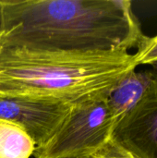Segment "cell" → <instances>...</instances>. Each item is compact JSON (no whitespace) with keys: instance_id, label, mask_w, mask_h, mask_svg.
Masks as SVG:
<instances>
[{"instance_id":"6da1fadb","label":"cell","mask_w":157,"mask_h":158,"mask_svg":"<svg viewBox=\"0 0 157 158\" xmlns=\"http://www.w3.org/2000/svg\"><path fill=\"white\" fill-rule=\"evenodd\" d=\"M0 47L127 51L144 35L129 0H0Z\"/></svg>"},{"instance_id":"7a4b0ae2","label":"cell","mask_w":157,"mask_h":158,"mask_svg":"<svg viewBox=\"0 0 157 158\" xmlns=\"http://www.w3.org/2000/svg\"><path fill=\"white\" fill-rule=\"evenodd\" d=\"M136 68L133 54L127 51L0 47V96L84 105L107 99L118 82Z\"/></svg>"},{"instance_id":"3957f363","label":"cell","mask_w":157,"mask_h":158,"mask_svg":"<svg viewBox=\"0 0 157 158\" xmlns=\"http://www.w3.org/2000/svg\"><path fill=\"white\" fill-rule=\"evenodd\" d=\"M116 121L106 99L75 106L44 144L35 147L34 158H91L112 138Z\"/></svg>"},{"instance_id":"277c9868","label":"cell","mask_w":157,"mask_h":158,"mask_svg":"<svg viewBox=\"0 0 157 158\" xmlns=\"http://www.w3.org/2000/svg\"><path fill=\"white\" fill-rule=\"evenodd\" d=\"M72 106L27 97L0 96V120L20 127L36 147L44 144L68 117Z\"/></svg>"},{"instance_id":"5b68a950","label":"cell","mask_w":157,"mask_h":158,"mask_svg":"<svg viewBox=\"0 0 157 158\" xmlns=\"http://www.w3.org/2000/svg\"><path fill=\"white\" fill-rule=\"evenodd\" d=\"M111 140L133 158H157V76L139 103L116 123Z\"/></svg>"},{"instance_id":"8992f818","label":"cell","mask_w":157,"mask_h":158,"mask_svg":"<svg viewBox=\"0 0 157 158\" xmlns=\"http://www.w3.org/2000/svg\"><path fill=\"white\" fill-rule=\"evenodd\" d=\"M156 76L151 70L137 72L134 69L118 82L106 99L116 123L139 103Z\"/></svg>"},{"instance_id":"52a82bcc","label":"cell","mask_w":157,"mask_h":158,"mask_svg":"<svg viewBox=\"0 0 157 158\" xmlns=\"http://www.w3.org/2000/svg\"><path fill=\"white\" fill-rule=\"evenodd\" d=\"M35 147L32 139L20 127L0 120V158H30Z\"/></svg>"},{"instance_id":"ba28073f","label":"cell","mask_w":157,"mask_h":158,"mask_svg":"<svg viewBox=\"0 0 157 158\" xmlns=\"http://www.w3.org/2000/svg\"><path fill=\"white\" fill-rule=\"evenodd\" d=\"M135 65H151L157 71V35L154 37L144 36L133 54Z\"/></svg>"},{"instance_id":"9c48e42d","label":"cell","mask_w":157,"mask_h":158,"mask_svg":"<svg viewBox=\"0 0 157 158\" xmlns=\"http://www.w3.org/2000/svg\"><path fill=\"white\" fill-rule=\"evenodd\" d=\"M91 158H133L124 149L110 140L100 151Z\"/></svg>"},{"instance_id":"30bf717a","label":"cell","mask_w":157,"mask_h":158,"mask_svg":"<svg viewBox=\"0 0 157 158\" xmlns=\"http://www.w3.org/2000/svg\"><path fill=\"white\" fill-rule=\"evenodd\" d=\"M3 33V21H2V6L0 4V38Z\"/></svg>"}]
</instances>
